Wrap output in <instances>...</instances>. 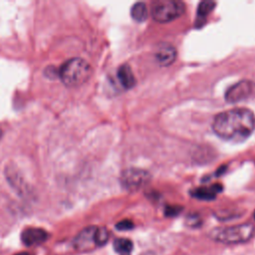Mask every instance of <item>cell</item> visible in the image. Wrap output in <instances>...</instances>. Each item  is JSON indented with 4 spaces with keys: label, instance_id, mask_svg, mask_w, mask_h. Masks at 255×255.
Returning a JSON list of instances; mask_svg holds the SVG:
<instances>
[{
    "label": "cell",
    "instance_id": "3957f363",
    "mask_svg": "<svg viewBox=\"0 0 255 255\" xmlns=\"http://www.w3.org/2000/svg\"><path fill=\"white\" fill-rule=\"evenodd\" d=\"M255 228L251 223L238 224L228 227H218L211 230L210 238L224 244H237L248 241L254 234Z\"/></svg>",
    "mask_w": 255,
    "mask_h": 255
},
{
    "label": "cell",
    "instance_id": "30bf717a",
    "mask_svg": "<svg viewBox=\"0 0 255 255\" xmlns=\"http://www.w3.org/2000/svg\"><path fill=\"white\" fill-rule=\"evenodd\" d=\"M118 78L122 86L126 89H131L135 85V78L130 67L127 64L122 65L118 69Z\"/></svg>",
    "mask_w": 255,
    "mask_h": 255
},
{
    "label": "cell",
    "instance_id": "5b68a950",
    "mask_svg": "<svg viewBox=\"0 0 255 255\" xmlns=\"http://www.w3.org/2000/svg\"><path fill=\"white\" fill-rule=\"evenodd\" d=\"M149 179L150 174L147 171L135 167H130L124 170L121 175L122 185L129 191L140 189L147 184Z\"/></svg>",
    "mask_w": 255,
    "mask_h": 255
},
{
    "label": "cell",
    "instance_id": "8992f818",
    "mask_svg": "<svg viewBox=\"0 0 255 255\" xmlns=\"http://www.w3.org/2000/svg\"><path fill=\"white\" fill-rule=\"evenodd\" d=\"M97 226H89L83 229L74 239L73 245L80 252L92 251L98 247L96 239Z\"/></svg>",
    "mask_w": 255,
    "mask_h": 255
},
{
    "label": "cell",
    "instance_id": "ba28073f",
    "mask_svg": "<svg viewBox=\"0 0 255 255\" xmlns=\"http://www.w3.org/2000/svg\"><path fill=\"white\" fill-rule=\"evenodd\" d=\"M49 237V234L42 228L28 227L21 233V240L26 246H36L44 243Z\"/></svg>",
    "mask_w": 255,
    "mask_h": 255
},
{
    "label": "cell",
    "instance_id": "44dd1931",
    "mask_svg": "<svg viewBox=\"0 0 255 255\" xmlns=\"http://www.w3.org/2000/svg\"><path fill=\"white\" fill-rule=\"evenodd\" d=\"M254 218H255V212H254Z\"/></svg>",
    "mask_w": 255,
    "mask_h": 255
},
{
    "label": "cell",
    "instance_id": "4fadbf2b",
    "mask_svg": "<svg viewBox=\"0 0 255 255\" xmlns=\"http://www.w3.org/2000/svg\"><path fill=\"white\" fill-rule=\"evenodd\" d=\"M132 247V242L128 238H118L114 241L115 251L119 255H130Z\"/></svg>",
    "mask_w": 255,
    "mask_h": 255
},
{
    "label": "cell",
    "instance_id": "52a82bcc",
    "mask_svg": "<svg viewBox=\"0 0 255 255\" xmlns=\"http://www.w3.org/2000/svg\"><path fill=\"white\" fill-rule=\"evenodd\" d=\"M252 91V85L247 80H242L231 86L225 93V100L228 103H237L245 100Z\"/></svg>",
    "mask_w": 255,
    "mask_h": 255
},
{
    "label": "cell",
    "instance_id": "d6986e66",
    "mask_svg": "<svg viewBox=\"0 0 255 255\" xmlns=\"http://www.w3.org/2000/svg\"><path fill=\"white\" fill-rule=\"evenodd\" d=\"M15 255H31V254H29V253H27V252H20V253L15 254Z\"/></svg>",
    "mask_w": 255,
    "mask_h": 255
},
{
    "label": "cell",
    "instance_id": "6da1fadb",
    "mask_svg": "<svg viewBox=\"0 0 255 255\" xmlns=\"http://www.w3.org/2000/svg\"><path fill=\"white\" fill-rule=\"evenodd\" d=\"M213 131L222 139L240 142L255 128V116L249 109L235 108L218 114L212 124Z\"/></svg>",
    "mask_w": 255,
    "mask_h": 255
},
{
    "label": "cell",
    "instance_id": "8fae6325",
    "mask_svg": "<svg viewBox=\"0 0 255 255\" xmlns=\"http://www.w3.org/2000/svg\"><path fill=\"white\" fill-rule=\"evenodd\" d=\"M221 186L219 184H214L209 187H198L191 191V194L201 200H212L215 198L217 192H220Z\"/></svg>",
    "mask_w": 255,
    "mask_h": 255
},
{
    "label": "cell",
    "instance_id": "ffe728a7",
    "mask_svg": "<svg viewBox=\"0 0 255 255\" xmlns=\"http://www.w3.org/2000/svg\"><path fill=\"white\" fill-rule=\"evenodd\" d=\"M1 135H2V131H1V129H0V137H1Z\"/></svg>",
    "mask_w": 255,
    "mask_h": 255
},
{
    "label": "cell",
    "instance_id": "2e32d148",
    "mask_svg": "<svg viewBox=\"0 0 255 255\" xmlns=\"http://www.w3.org/2000/svg\"><path fill=\"white\" fill-rule=\"evenodd\" d=\"M117 229L119 230H129L133 227V223L130 221V220H128V219H125V220H122L120 221L117 225H116Z\"/></svg>",
    "mask_w": 255,
    "mask_h": 255
},
{
    "label": "cell",
    "instance_id": "7c38bea8",
    "mask_svg": "<svg viewBox=\"0 0 255 255\" xmlns=\"http://www.w3.org/2000/svg\"><path fill=\"white\" fill-rule=\"evenodd\" d=\"M215 4H216L215 2L208 1V0H205V1H202L199 3L198 8H197V18H196V22H195L196 25L203 24L205 18L213 10Z\"/></svg>",
    "mask_w": 255,
    "mask_h": 255
},
{
    "label": "cell",
    "instance_id": "9c48e42d",
    "mask_svg": "<svg viewBox=\"0 0 255 255\" xmlns=\"http://www.w3.org/2000/svg\"><path fill=\"white\" fill-rule=\"evenodd\" d=\"M155 58L161 66H169L176 58V50L172 45L163 43L157 47Z\"/></svg>",
    "mask_w": 255,
    "mask_h": 255
},
{
    "label": "cell",
    "instance_id": "7a4b0ae2",
    "mask_svg": "<svg viewBox=\"0 0 255 255\" xmlns=\"http://www.w3.org/2000/svg\"><path fill=\"white\" fill-rule=\"evenodd\" d=\"M92 75L90 64L82 58L68 60L60 70L63 83L69 87H77L89 80Z\"/></svg>",
    "mask_w": 255,
    "mask_h": 255
},
{
    "label": "cell",
    "instance_id": "9a60e30c",
    "mask_svg": "<svg viewBox=\"0 0 255 255\" xmlns=\"http://www.w3.org/2000/svg\"><path fill=\"white\" fill-rule=\"evenodd\" d=\"M96 239H97L98 247L105 245L107 243L108 239H109V232H108L107 228H105V227H97Z\"/></svg>",
    "mask_w": 255,
    "mask_h": 255
},
{
    "label": "cell",
    "instance_id": "ac0fdd59",
    "mask_svg": "<svg viewBox=\"0 0 255 255\" xmlns=\"http://www.w3.org/2000/svg\"><path fill=\"white\" fill-rule=\"evenodd\" d=\"M141 255H155L154 253H152V252H149V251H146V252H144V253H142Z\"/></svg>",
    "mask_w": 255,
    "mask_h": 255
},
{
    "label": "cell",
    "instance_id": "5bb4252c",
    "mask_svg": "<svg viewBox=\"0 0 255 255\" xmlns=\"http://www.w3.org/2000/svg\"><path fill=\"white\" fill-rule=\"evenodd\" d=\"M130 15L136 22H142L147 18L148 10L143 2H137L132 5L130 9Z\"/></svg>",
    "mask_w": 255,
    "mask_h": 255
},
{
    "label": "cell",
    "instance_id": "e0dca14e",
    "mask_svg": "<svg viewBox=\"0 0 255 255\" xmlns=\"http://www.w3.org/2000/svg\"><path fill=\"white\" fill-rule=\"evenodd\" d=\"M179 210H180V208L177 206H168L165 209V214L168 216H174L175 214H177L179 212Z\"/></svg>",
    "mask_w": 255,
    "mask_h": 255
},
{
    "label": "cell",
    "instance_id": "277c9868",
    "mask_svg": "<svg viewBox=\"0 0 255 255\" xmlns=\"http://www.w3.org/2000/svg\"><path fill=\"white\" fill-rule=\"evenodd\" d=\"M185 11V5L178 0H156L151 3L150 14L159 23L170 22L180 17Z\"/></svg>",
    "mask_w": 255,
    "mask_h": 255
}]
</instances>
